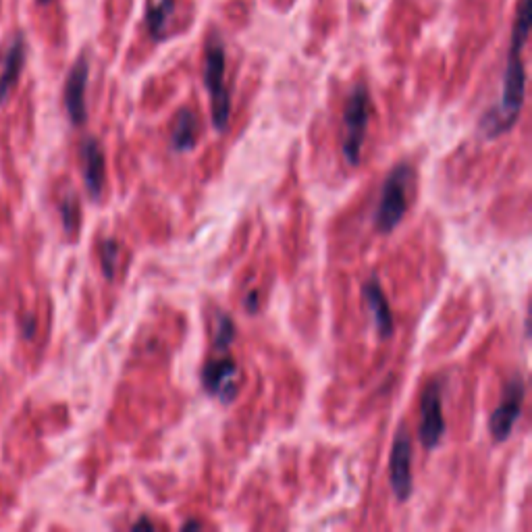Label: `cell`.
<instances>
[{
    "mask_svg": "<svg viewBox=\"0 0 532 532\" xmlns=\"http://www.w3.org/2000/svg\"><path fill=\"white\" fill-rule=\"evenodd\" d=\"M90 79V61L86 55H79L73 63L67 82H65V111L73 125H84L88 121V106H86V90Z\"/></svg>",
    "mask_w": 532,
    "mask_h": 532,
    "instance_id": "cell-10",
    "label": "cell"
},
{
    "mask_svg": "<svg viewBox=\"0 0 532 532\" xmlns=\"http://www.w3.org/2000/svg\"><path fill=\"white\" fill-rule=\"evenodd\" d=\"M181 528H183V530H190V528H202V524H200V522H196V520H190V522L181 524Z\"/></svg>",
    "mask_w": 532,
    "mask_h": 532,
    "instance_id": "cell-22",
    "label": "cell"
},
{
    "mask_svg": "<svg viewBox=\"0 0 532 532\" xmlns=\"http://www.w3.org/2000/svg\"><path fill=\"white\" fill-rule=\"evenodd\" d=\"M204 84L210 94L212 125L217 131H225L231 117V94L225 84V46L219 38H212L206 44Z\"/></svg>",
    "mask_w": 532,
    "mask_h": 532,
    "instance_id": "cell-3",
    "label": "cell"
},
{
    "mask_svg": "<svg viewBox=\"0 0 532 532\" xmlns=\"http://www.w3.org/2000/svg\"><path fill=\"white\" fill-rule=\"evenodd\" d=\"M235 341V323L231 321V316L225 312L217 314V329H215V345L217 350L227 352L229 345Z\"/></svg>",
    "mask_w": 532,
    "mask_h": 532,
    "instance_id": "cell-17",
    "label": "cell"
},
{
    "mask_svg": "<svg viewBox=\"0 0 532 532\" xmlns=\"http://www.w3.org/2000/svg\"><path fill=\"white\" fill-rule=\"evenodd\" d=\"M530 13H532L530 0H520L512 32V44L508 52V67H505L503 75L501 100L481 119V131L491 140L508 133L516 125L522 111L526 94V71L522 63V48L530 32Z\"/></svg>",
    "mask_w": 532,
    "mask_h": 532,
    "instance_id": "cell-1",
    "label": "cell"
},
{
    "mask_svg": "<svg viewBox=\"0 0 532 532\" xmlns=\"http://www.w3.org/2000/svg\"><path fill=\"white\" fill-rule=\"evenodd\" d=\"M59 212H61V221H63V229L67 235H75L79 229V202L75 194H69L61 200L59 204Z\"/></svg>",
    "mask_w": 532,
    "mask_h": 532,
    "instance_id": "cell-16",
    "label": "cell"
},
{
    "mask_svg": "<svg viewBox=\"0 0 532 532\" xmlns=\"http://www.w3.org/2000/svg\"><path fill=\"white\" fill-rule=\"evenodd\" d=\"M23 335H25V337H28V339H32V337L36 335V321H34V318H32V316H28V318H25V325H23Z\"/></svg>",
    "mask_w": 532,
    "mask_h": 532,
    "instance_id": "cell-18",
    "label": "cell"
},
{
    "mask_svg": "<svg viewBox=\"0 0 532 532\" xmlns=\"http://www.w3.org/2000/svg\"><path fill=\"white\" fill-rule=\"evenodd\" d=\"M246 310L250 314H256L258 312V294H256V291H252V294L246 296Z\"/></svg>",
    "mask_w": 532,
    "mask_h": 532,
    "instance_id": "cell-19",
    "label": "cell"
},
{
    "mask_svg": "<svg viewBox=\"0 0 532 532\" xmlns=\"http://www.w3.org/2000/svg\"><path fill=\"white\" fill-rule=\"evenodd\" d=\"M202 387L212 397L231 404L239 391V366L231 356H221L206 362L202 368Z\"/></svg>",
    "mask_w": 532,
    "mask_h": 532,
    "instance_id": "cell-9",
    "label": "cell"
},
{
    "mask_svg": "<svg viewBox=\"0 0 532 532\" xmlns=\"http://www.w3.org/2000/svg\"><path fill=\"white\" fill-rule=\"evenodd\" d=\"M55 3H57V0H34L36 11H46V9H50Z\"/></svg>",
    "mask_w": 532,
    "mask_h": 532,
    "instance_id": "cell-21",
    "label": "cell"
},
{
    "mask_svg": "<svg viewBox=\"0 0 532 532\" xmlns=\"http://www.w3.org/2000/svg\"><path fill=\"white\" fill-rule=\"evenodd\" d=\"M443 387L439 381L431 383L427 391L422 393L420 402V427H418V441L424 449H435L443 435L447 433V422L443 416Z\"/></svg>",
    "mask_w": 532,
    "mask_h": 532,
    "instance_id": "cell-6",
    "label": "cell"
},
{
    "mask_svg": "<svg viewBox=\"0 0 532 532\" xmlns=\"http://www.w3.org/2000/svg\"><path fill=\"white\" fill-rule=\"evenodd\" d=\"M198 133H200V121L196 113L185 109L175 119L173 133H171V146L177 152H190L198 142Z\"/></svg>",
    "mask_w": 532,
    "mask_h": 532,
    "instance_id": "cell-13",
    "label": "cell"
},
{
    "mask_svg": "<svg viewBox=\"0 0 532 532\" xmlns=\"http://www.w3.org/2000/svg\"><path fill=\"white\" fill-rule=\"evenodd\" d=\"M414 181V169L408 163L397 165L383 181L381 198L375 210V227L379 233H391L404 221L408 212V194Z\"/></svg>",
    "mask_w": 532,
    "mask_h": 532,
    "instance_id": "cell-2",
    "label": "cell"
},
{
    "mask_svg": "<svg viewBox=\"0 0 532 532\" xmlns=\"http://www.w3.org/2000/svg\"><path fill=\"white\" fill-rule=\"evenodd\" d=\"M524 397H526L524 381L516 375L508 385L503 387L501 402L489 418V431H491V437L495 443H503L512 437L516 422L522 414Z\"/></svg>",
    "mask_w": 532,
    "mask_h": 532,
    "instance_id": "cell-5",
    "label": "cell"
},
{
    "mask_svg": "<svg viewBox=\"0 0 532 532\" xmlns=\"http://www.w3.org/2000/svg\"><path fill=\"white\" fill-rule=\"evenodd\" d=\"M28 59V40L21 30H13L0 50V106L7 102L15 90Z\"/></svg>",
    "mask_w": 532,
    "mask_h": 532,
    "instance_id": "cell-8",
    "label": "cell"
},
{
    "mask_svg": "<svg viewBox=\"0 0 532 532\" xmlns=\"http://www.w3.org/2000/svg\"><path fill=\"white\" fill-rule=\"evenodd\" d=\"M133 530H138V528H144V530H154L156 526L148 520V518H142V520H138V522H133V526H131Z\"/></svg>",
    "mask_w": 532,
    "mask_h": 532,
    "instance_id": "cell-20",
    "label": "cell"
},
{
    "mask_svg": "<svg viewBox=\"0 0 532 532\" xmlns=\"http://www.w3.org/2000/svg\"><path fill=\"white\" fill-rule=\"evenodd\" d=\"M175 9V0H148L146 3V28L152 40L167 36V21Z\"/></svg>",
    "mask_w": 532,
    "mask_h": 532,
    "instance_id": "cell-14",
    "label": "cell"
},
{
    "mask_svg": "<svg viewBox=\"0 0 532 532\" xmlns=\"http://www.w3.org/2000/svg\"><path fill=\"white\" fill-rule=\"evenodd\" d=\"M362 296H364V302H366V308L368 312L372 314V321H375L377 325V331L381 337H391L393 331H395V323H393V312H391V306L385 298V291L379 283L377 277L368 279L364 285H362Z\"/></svg>",
    "mask_w": 532,
    "mask_h": 532,
    "instance_id": "cell-11",
    "label": "cell"
},
{
    "mask_svg": "<svg viewBox=\"0 0 532 532\" xmlns=\"http://www.w3.org/2000/svg\"><path fill=\"white\" fill-rule=\"evenodd\" d=\"M119 244L115 239H104L100 244V266L106 279H115L117 264H119Z\"/></svg>",
    "mask_w": 532,
    "mask_h": 532,
    "instance_id": "cell-15",
    "label": "cell"
},
{
    "mask_svg": "<svg viewBox=\"0 0 532 532\" xmlns=\"http://www.w3.org/2000/svg\"><path fill=\"white\" fill-rule=\"evenodd\" d=\"M389 481L397 501L406 503L414 493L412 476V439L406 429H399L391 447L389 460Z\"/></svg>",
    "mask_w": 532,
    "mask_h": 532,
    "instance_id": "cell-7",
    "label": "cell"
},
{
    "mask_svg": "<svg viewBox=\"0 0 532 532\" xmlns=\"http://www.w3.org/2000/svg\"><path fill=\"white\" fill-rule=\"evenodd\" d=\"M0 17H3V0H0Z\"/></svg>",
    "mask_w": 532,
    "mask_h": 532,
    "instance_id": "cell-23",
    "label": "cell"
},
{
    "mask_svg": "<svg viewBox=\"0 0 532 532\" xmlns=\"http://www.w3.org/2000/svg\"><path fill=\"white\" fill-rule=\"evenodd\" d=\"M82 161H84V183L92 200H100L106 181V163L104 152L94 138H86L82 144Z\"/></svg>",
    "mask_w": 532,
    "mask_h": 532,
    "instance_id": "cell-12",
    "label": "cell"
},
{
    "mask_svg": "<svg viewBox=\"0 0 532 532\" xmlns=\"http://www.w3.org/2000/svg\"><path fill=\"white\" fill-rule=\"evenodd\" d=\"M370 121V92L364 84H356L343 109V158L350 167H356L362 158L366 129Z\"/></svg>",
    "mask_w": 532,
    "mask_h": 532,
    "instance_id": "cell-4",
    "label": "cell"
}]
</instances>
